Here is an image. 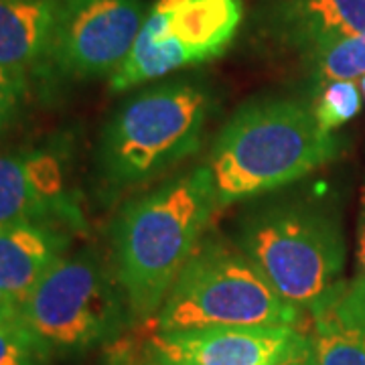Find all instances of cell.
<instances>
[{
  "mask_svg": "<svg viewBox=\"0 0 365 365\" xmlns=\"http://www.w3.org/2000/svg\"><path fill=\"white\" fill-rule=\"evenodd\" d=\"M217 209L205 165L130 197L112 225L114 274L130 321H155Z\"/></svg>",
  "mask_w": 365,
  "mask_h": 365,
  "instance_id": "1",
  "label": "cell"
},
{
  "mask_svg": "<svg viewBox=\"0 0 365 365\" xmlns=\"http://www.w3.org/2000/svg\"><path fill=\"white\" fill-rule=\"evenodd\" d=\"M337 153L339 140L319 126L314 106L287 96L254 98L227 118L205 167L222 209L287 189Z\"/></svg>",
  "mask_w": 365,
  "mask_h": 365,
  "instance_id": "2",
  "label": "cell"
},
{
  "mask_svg": "<svg viewBox=\"0 0 365 365\" xmlns=\"http://www.w3.org/2000/svg\"><path fill=\"white\" fill-rule=\"evenodd\" d=\"M232 240L276 294L300 311L341 280L347 248L339 215L307 191L287 187L246 201Z\"/></svg>",
  "mask_w": 365,
  "mask_h": 365,
  "instance_id": "3",
  "label": "cell"
},
{
  "mask_svg": "<svg viewBox=\"0 0 365 365\" xmlns=\"http://www.w3.org/2000/svg\"><path fill=\"white\" fill-rule=\"evenodd\" d=\"M213 93L201 81L173 79L124 100L102 126L96 173L110 195L143 189L201 148Z\"/></svg>",
  "mask_w": 365,
  "mask_h": 365,
  "instance_id": "4",
  "label": "cell"
},
{
  "mask_svg": "<svg viewBox=\"0 0 365 365\" xmlns=\"http://www.w3.org/2000/svg\"><path fill=\"white\" fill-rule=\"evenodd\" d=\"M302 311L276 294L234 240L203 237L155 317L157 333L217 327H294Z\"/></svg>",
  "mask_w": 365,
  "mask_h": 365,
  "instance_id": "5",
  "label": "cell"
},
{
  "mask_svg": "<svg viewBox=\"0 0 365 365\" xmlns=\"http://www.w3.org/2000/svg\"><path fill=\"white\" fill-rule=\"evenodd\" d=\"M19 317L51 359L112 345L132 323L114 268L96 250L63 256L33 288Z\"/></svg>",
  "mask_w": 365,
  "mask_h": 365,
  "instance_id": "6",
  "label": "cell"
},
{
  "mask_svg": "<svg viewBox=\"0 0 365 365\" xmlns=\"http://www.w3.org/2000/svg\"><path fill=\"white\" fill-rule=\"evenodd\" d=\"M144 19L143 0H59L47 67L67 79L112 78Z\"/></svg>",
  "mask_w": 365,
  "mask_h": 365,
  "instance_id": "7",
  "label": "cell"
},
{
  "mask_svg": "<svg viewBox=\"0 0 365 365\" xmlns=\"http://www.w3.org/2000/svg\"><path fill=\"white\" fill-rule=\"evenodd\" d=\"M37 223L69 234L83 230V213L69 191L63 155L51 148L0 153V225Z\"/></svg>",
  "mask_w": 365,
  "mask_h": 365,
  "instance_id": "8",
  "label": "cell"
},
{
  "mask_svg": "<svg viewBox=\"0 0 365 365\" xmlns=\"http://www.w3.org/2000/svg\"><path fill=\"white\" fill-rule=\"evenodd\" d=\"M294 327H217L157 333L150 351L169 365H268L290 345Z\"/></svg>",
  "mask_w": 365,
  "mask_h": 365,
  "instance_id": "9",
  "label": "cell"
},
{
  "mask_svg": "<svg viewBox=\"0 0 365 365\" xmlns=\"http://www.w3.org/2000/svg\"><path fill=\"white\" fill-rule=\"evenodd\" d=\"M319 365H365V280L355 276L327 290L309 309Z\"/></svg>",
  "mask_w": 365,
  "mask_h": 365,
  "instance_id": "10",
  "label": "cell"
},
{
  "mask_svg": "<svg viewBox=\"0 0 365 365\" xmlns=\"http://www.w3.org/2000/svg\"><path fill=\"white\" fill-rule=\"evenodd\" d=\"M69 240V232L53 225H0V299L21 309L43 276L67 256Z\"/></svg>",
  "mask_w": 365,
  "mask_h": 365,
  "instance_id": "11",
  "label": "cell"
},
{
  "mask_svg": "<svg viewBox=\"0 0 365 365\" xmlns=\"http://www.w3.org/2000/svg\"><path fill=\"white\" fill-rule=\"evenodd\" d=\"M272 19L282 39L313 53L365 35V0H280Z\"/></svg>",
  "mask_w": 365,
  "mask_h": 365,
  "instance_id": "12",
  "label": "cell"
},
{
  "mask_svg": "<svg viewBox=\"0 0 365 365\" xmlns=\"http://www.w3.org/2000/svg\"><path fill=\"white\" fill-rule=\"evenodd\" d=\"M59 0H0V67L26 81L47 67Z\"/></svg>",
  "mask_w": 365,
  "mask_h": 365,
  "instance_id": "13",
  "label": "cell"
},
{
  "mask_svg": "<svg viewBox=\"0 0 365 365\" xmlns=\"http://www.w3.org/2000/svg\"><path fill=\"white\" fill-rule=\"evenodd\" d=\"M169 31L193 55L195 63L220 57L242 23V0H158Z\"/></svg>",
  "mask_w": 365,
  "mask_h": 365,
  "instance_id": "14",
  "label": "cell"
},
{
  "mask_svg": "<svg viewBox=\"0 0 365 365\" xmlns=\"http://www.w3.org/2000/svg\"><path fill=\"white\" fill-rule=\"evenodd\" d=\"M195 66L193 55L169 31V16L157 4L146 14L144 25L128 57L110 78L112 91H126L169 76L181 67Z\"/></svg>",
  "mask_w": 365,
  "mask_h": 365,
  "instance_id": "15",
  "label": "cell"
},
{
  "mask_svg": "<svg viewBox=\"0 0 365 365\" xmlns=\"http://www.w3.org/2000/svg\"><path fill=\"white\" fill-rule=\"evenodd\" d=\"M317 76L325 81H353L365 78V35L337 41L309 53Z\"/></svg>",
  "mask_w": 365,
  "mask_h": 365,
  "instance_id": "16",
  "label": "cell"
},
{
  "mask_svg": "<svg viewBox=\"0 0 365 365\" xmlns=\"http://www.w3.org/2000/svg\"><path fill=\"white\" fill-rule=\"evenodd\" d=\"M361 110V93L355 81H329L314 104V116L325 132L347 124Z\"/></svg>",
  "mask_w": 365,
  "mask_h": 365,
  "instance_id": "17",
  "label": "cell"
},
{
  "mask_svg": "<svg viewBox=\"0 0 365 365\" xmlns=\"http://www.w3.org/2000/svg\"><path fill=\"white\" fill-rule=\"evenodd\" d=\"M51 355L29 331L21 317L0 329V365H49Z\"/></svg>",
  "mask_w": 365,
  "mask_h": 365,
  "instance_id": "18",
  "label": "cell"
},
{
  "mask_svg": "<svg viewBox=\"0 0 365 365\" xmlns=\"http://www.w3.org/2000/svg\"><path fill=\"white\" fill-rule=\"evenodd\" d=\"M106 365H169L160 361L150 347L143 345H132L130 341H114L108 345L106 351Z\"/></svg>",
  "mask_w": 365,
  "mask_h": 365,
  "instance_id": "19",
  "label": "cell"
},
{
  "mask_svg": "<svg viewBox=\"0 0 365 365\" xmlns=\"http://www.w3.org/2000/svg\"><path fill=\"white\" fill-rule=\"evenodd\" d=\"M25 91V81L0 67V134L13 122L21 96Z\"/></svg>",
  "mask_w": 365,
  "mask_h": 365,
  "instance_id": "20",
  "label": "cell"
},
{
  "mask_svg": "<svg viewBox=\"0 0 365 365\" xmlns=\"http://www.w3.org/2000/svg\"><path fill=\"white\" fill-rule=\"evenodd\" d=\"M268 365H319L317 364L313 337L299 331L297 337L290 341L287 349Z\"/></svg>",
  "mask_w": 365,
  "mask_h": 365,
  "instance_id": "21",
  "label": "cell"
},
{
  "mask_svg": "<svg viewBox=\"0 0 365 365\" xmlns=\"http://www.w3.org/2000/svg\"><path fill=\"white\" fill-rule=\"evenodd\" d=\"M357 264H359V274L365 280V189L364 201H361V215H359V227H357Z\"/></svg>",
  "mask_w": 365,
  "mask_h": 365,
  "instance_id": "22",
  "label": "cell"
},
{
  "mask_svg": "<svg viewBox=\"0 0 365 365\" xmlns=\"http://www.w3.org/2000/svg\"><path fill=\"white\" fill-rule=\"evenodd\" d=\"M16 319H19V309L11 304L9 300L0 299V329L14 323Z\"/></svg>",
  "mask_w": 365,
  "mask_h": 365,
  "instance_id": "23",
  "label": "cell"
},
{
  "mask_svg": "<svg viewBox=\"0 0 365 365\" xmlns=\"http://www.w3.org/2000/svg\"><path fill=\"white\" fill-rule=\"evenodd\" d=\"M361 93H364V100H365V78H361Z\"/></svg>",
  "mask_w": 365,
  "mask_h": 365,
  "instance_id": "24",
  "label": "cell"
}]
</instances>
